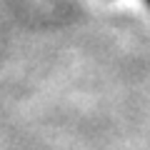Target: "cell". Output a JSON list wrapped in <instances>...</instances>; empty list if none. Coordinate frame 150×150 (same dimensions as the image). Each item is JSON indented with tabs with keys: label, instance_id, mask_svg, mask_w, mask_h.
Instances as JSON below:
<instances>
[{
	"label": "cell",
	"instance_id": "cell-1",
	"mask_svg": "<svg viewBox=\"0 0 150 150\" xmlns=\"http://www.w3.org/2000/svg\"><path fill=\"white\" fill-rule=\"evenodd\" d=\"M145 3H148V5H150V0H145Z\"/></svg>",
	"mask_w": 150,
	"mask_h": 150
}]
</instances>
